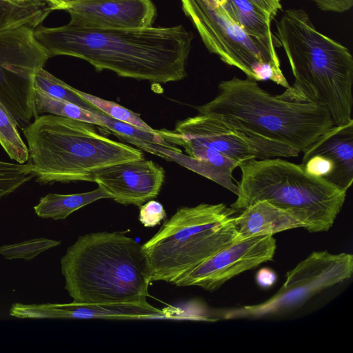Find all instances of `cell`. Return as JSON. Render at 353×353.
Listing matches in <instances>:
<instances>
[{"mask_svg":"<svg viewBox=\"0 0 353 353\" xmlns=\"http://www.w3.org/2000/svg\"><path fill=\"white\" fill-rule=\"evenodd\" d=\"M60 243V241L44 237L37 238L1 245L0 246V254L8 260L15 259L30 260L41 252L56 247Z\"/></svg>","mask_w":353,"mask_h":353,"instance_id":"83f0119b","label":"cell"},{"mask_svg":"<svg viewBox=\"0 0 353 353\" xmlns=\"http://www.w3.org/2000/svg\"><path fill=\"white\" fill-rule=\"evenodd\" d=\"M174 131L186 141L219 152L241 164L251 159L296 157L300 154L287 145L214 114L199 113L179 121Z\"/></svg>","mask_w":353,"mask_h":353,"instance_id":"8fae6325","label":"cell"},{"mask_svg":"<svg viewBox=\"0 0 353 353\" xmlns=\"http://www.w3.org/2000/svg\"><path fill=\"white\" fill-rule=\"evenodd\" d=\"M235 216L237 228L236 241L273 234L305 225L290 212L267 201L256 202L241 210Z\"/></svg>","mask_w":353,"mask_h":353,"instance_id":"ac0fdd59","label":"cell"},{"mask_svg":"<svg viewBox=\"0 0 353 353\" xmlns=\"http://www.w3.org/2000/svg\"><path fill=\"white\" fill-rule=\"evenodd\" d=\"M236 210L223 203L182 207L142 245L151 281L173 284L236 239Z\"/></svg>","mask_w":353,"mask_h":353,"instance_id":"52a82bcc","label":"cell"},{"mask_svg":"<svg viewBox=\"0 0 353 353\" xmlns=\"http://www.w3.org/2000/svg\"><path fill=\"white\" fill-rule=\"evenodd\" d=\"M100 114L105 123L103 128L112 132L121 140H124L136 146L141 143H150L160 145L174 152H181L179 148L168 141L170 132L168 130H146L115 120L103 112Z\"/></svg>","mask_w":353,"mask_h":353,"instance_id":"603a6c76","label":"cell"},{"mask_svg":"<svg viewBox=\"0 0 353 353\" xmlns=\"http://www.w3.org/2000/svg\"><path fill=\"white\" fill-rule=\"evenodd\" d=\"M34 81L35 85L52 97L73 103L92 112L102 113L92 104L77 94L73 87L54 77L43 68L36 72Z\"/></svg>","mask_w":353,"mask_h":353,"instance_id":"d4e9b609","label":"cell"},{"mask_svg":"<svg viewBox=\"0 0 353 353\" xmlns=\"http://www.w3.org/2000/svg\"><path fill=\"white\" fill-rule=\"evenodd\" d=\"M239 167L237 198L230 206L236 211L267 201L292 214L308 232H326L345 200L346 190L307 174L301 164L281 157L251 159Z\"/></svg>","mask_w":353,"mask_h":353,"instance_id":"8992f818","label":"cell"},{"mask_svg":"<svg viewBox=\"0 0 353 353\" xmlns=\"http://www.w3.org/2000/svg\"><path fill=\"white\" fill-rule=\"evenodd\" d=\"M182 9L196 29L206 48L227 65L237 68L247 77L270 80L285 88V79L276 52L279 39L249 34L214 0H180Z\"/></svg>","mask_w":353,"mask_h":353,"instance_id":"ba28073f","label":"cell"},{"mask_svg":"<svg viewBox=\"0 0 353 353\" xmlns=\"http://www.w3.org/2000/svg\"><path fill=\"white\" fill-rule=\"evenodd\" d=\"M65 10L72 23L104 28L150 27L157 14L152 0H87Z\"/></svg>","mask_w":353,"mask_h":353,"instance_id":"9a60e30c","label":"cell"},{"mask_svg":"<svg viewBox=\"0 0 353 353\" xmlns=\"http://www.w3.org/2000/svg\"><path fill=\"white\" fill-rule=\"evenodd\" d=\"M217 4L220 5V6H223L225 2H226V0H214Z\"/></svg>","mask_w":353,"mask_h":353,"instance_id":"d6a6232c","label":"cell"},{"mask_svg":"<svg viewBox=\"0 0 353 353\" xmlns=\"http://www.w3.org/2000/svg\"><path fill=\"white\" fill-rule=\"evenodd\" d=\"M49 1H52V3H54V0H49ZM54 5H55V3H54ZM55 6H56V5H55ZM56 9H57V7H56Z\"/></svg>","mask_w":353,"mask_h":353,"instance_id":"836d02e7","label":"cell"},{"mask_svg":"<svg viewBox=\"0 0 353 353\" xmlns=\"http://www.w3.org/2000/svg\"><path fill=\"white\" fill-rule=\"evenodd\" d=\"M321 10L342 13L350 10L353 0H312Z\"/></svg>","mask_w":353,"mask_h":353,"instance_id":"f546056e","label":"cell"},{"mask_svg":"<svg viewBox=\"0 0 353 353\" xmlns=\"http://www.w3.org/2000/svg\"><path fill=\"white\" fill-rule=\"evenodd\" d=\"M166 217L163 205L154 200L148 201L140 206L139 220L147 228L159 225Z\"/></svg>","mask_w":353,"mask_h":353,"instance_id":"f1b7e54d","label":"cell"},{"mask_svg":"<svg viewBox=\"0 0 353 353\" xmlns=\"http://www.w3.org/2000/svg\"><path fill=\"white\" fill-rule=\"evenodd\" d=\"M230 17L250 35L277 39L272 31L273 19L248 0H226L223 6Z\"/></svg>","mask_w":353,"mask_h":353,"instance_id":"44dd1931","label":"cell"},{"mask_svg":"<svg viewBox=\"0 0 353 353\" xmlns=\"http://www.w3.org/2000/svg\"><path fill=\"white\" fill-rule=\"evenodd\" d=\"M54 10L49 0H0V30L20 26L36 29Z\"/></svg>","mask_w":353,"mask_h":353,"instance_id":"d6986e66","label":"cell"},{"mask_svg":"<svg viewBox=\"0 0 353 353\" xmlns=\"http://www.w3.org/2000/svg\"><path fill=\"white\" fill-rule=\"evenodd\" d=\"M34 101L37 115L51 114L82 121L102 128L105 126L100 114L92 112L73 103L52 97L35 85Z\"/></svg>","mask_w":353,"mask_h":353,"instance_id":"7402d4cb","label":"cell"},{"mask_svg":"<svg viewBox=\"0 0 353 353\" xmlns=\"http://www.w3.org/2000/svg\"><path fill=\"white\" fill-rule=\"evenodd\" d=\"M320 154L334 165L330 183L347 191L353 182V120L334 125L304 152L303 156Z\"/></svg>","mask_w":353,"mask_h":353,"instance_id":"e0dca14e","label":"cell"},{"mask_svg":"<svg viewBox=\"0 0 353 353\" xmlns=\"http://www.w3.org/2000/svg\"><path fill=\"white\" fill-rule=\"evenodd\" d=\"M87 0H54L57 10H65L68 8Z\"/></svg>","mask_w":353,"mask_h":353,"instance_id":"1f68e13d","label":"cell"},{"mask_svg":"<svg viewBox=\"0 0 353 353\" xmlns=\"http://www.w3.org/2000/svg\"><path fill=\"white\" fill-rule=\"evenodd\" d=\"M353 272V256L313 252L286 274L277 292L265 301L229 310L225 319L267 318L292 312L320 292L350 279Z\"/></svg>","mask_w":353,"mask_h":353,"instance_id":"9c48e42d","label":"cell"},{"mask_svg":"<svg viewBox=\"0 0 353 353\" xmlns=\"http://www.w3.org/2000/svg\"><path fill=\"white\" fill-rule=\"evenodd\" d=\"M101 199L112 197L99 186L92 191L83 193H49L39 199L38 203L34 206V210L39 217L61 220L74 211Z\"/></svg>","mask_w":353,"mask_h":353,"instance_id":"ffe728a7","label":"cell"},{"mask_svg":"<svg viewBox=\"0 0 353 353\" xmlns=\"http://www.w3.org/2000/svg\"><path fill=\"white\" fill-rule=\"evenodd\" d=\"M268 14L273 19L282 9L281 0H248Z\"/></svg>","mask_w":353,"mask_h":353,"instance_id":"4dcf8cb0","label":"cell"},{"mask_svg":"<svg viewBox=\"0 0 353 353\" xmlns=\"http://www.w3.org/2000/svg\"><path fill=\"white\" fill-rule=\"evenodd\" d=\"M34 37L50 57L65 55L88 62L97 71L167 83L183 79L193 35L182 25L141 28L86 27L70 22L40 26Z\"/></svg>","mask_w":353,"mask_h":353,"instance_id":"6da1fadb","label":"cell"},{"mask_svg":"<svg viewBox=\"0 0 353 353\" xmlns=\"http://www.w3.org/2000/svg\"><path fill=\"white\" fill-rule=\"evenodd\" d=\"M0 145L9 157L19 163L29 160V151L18 130L17 123L0 102Z\"/></svg>","mask_w":353,"mask_h":353,"instance_id":"cb8c5ba5","label":"cell"},{"mask_svg":"<svg viewBox=\"0 0 353 353\" xmlns=\"http://www.w3.org/2000/svg\"><path fill=\"white\" fill-rule=\"evenodd\" d=\"M276 248V240L272 235L234 241L187 272L174 285L216 290L233 277L272 260Z\"/></svg>","mask_w":353,"mask_h":353,"instance_id":"7c38bea8","label":"cell"},{"mask_svg":"<svg viewBox=\"0 0 353 353\" xmlns=\"http://www.w3.org/2000/svg\"><path fill=\"white\" fill-rule=\"evenodd\" d=\"M34 30L20 26L0 30V102L21 130L38 116L34 76L50 58L36 39Z\"/></svg>","mask_w":353,"mask_h":353,"instance_id":"30bf717a","label":"cell"},{"mask_svg":"<svg viewBox=\"0 0 353 353\" xmlns=\"http://www.w3.org/2000/svg\"><path fill=\"white\" fill-rule=\"evenodd\" d=\"M10 315L19 319L151 320L171 318L172 313L147 302L119 303H14Z\"/></svg>","mask_w":353,"mask_h":353,"instance_id":"4fadbf2b","label":"cell"},{"mask_svg":"<svg viewBox=\"0 0 353 353\" xmlns=\"http://www.w3.org/2000/svg\"><path fill=\"white\" fill-rule=\"evenodd\" d=\"M180 146L184 148L187 155L152 143L148 144L147 152L175 161L237 194L238 187L233 183L232 173L240 163L210 148L186 141L183 136Z\"/></svg>","mask_w":353,"mask_h":353,"instance_id":"2e32d148","label":"cell"},{"mask_svg":"<svg viewBox=\"0 0 353 353\" xmlns=\"http://www.w3.org/2000/svg\"><path fill=\"white\" fill-rule=\"evenodd\" d=\"M276 28L294 78L292 89L325 106L334 125L353 120V57L349 49L319 32L303 9L285 10Z\"/></svg>","mask_w":353,"mask_h":353,"instance_id":"3957f363","label":"cell"},{"mask_svg":"<svg viewBox=\"0 0 353 353\" xmlns=\"http://www.w3.org/2000/svg\"><path fill=\"white\" fill-rule=\"evenodd\" d=\"M164 179L163 168L143 158L112 164L94 174V182L116 202L137 206L157 197Z\"/></svg>","mask_w":353,"mask_h":353,"instance_id":"5bb4252c","label":"cell"},{"mask_svg":"<svg viewBox=\"0 0 353 353\" xmlns=\"http://www.w3.org/2000/svg\"><path fill=\"white\" fill-rule=\"evenodd\" d=\"M31 164L0 161V199L34 178Z\"/></svg>","mask_w":353,"mask_h":353,"instance_id":"4316f807","label":"cell"},{"mask_svg":"<svg viewBox=\"0 0 353 353\" xmlns=\"http://www.w3.org/2000/svg\"><path fill=\"white\" fill-rule=\"evenodd\" d=\"M210 101L195 109L221 115L261 136L303 152L334 126L325 106L307 100L290 86L279 94L262 89L250 78L222 81Z\"/></svg>","mask_w":353,"mask_h":353,"instance_id":"277c9868","label":"cell"},{"mask_svg":"<svg viewBox=\"0 0 353 353\" xmlns=\"http://www.w3.org/2000/svg\"><path fill=\"white\" fill-rule=\"evenodd\" d=\"M73 90L77 94L87 100L101 112L115 120L130 124L143 130L150 131L156 130L143 121L139 114L114 101L101 99L99 97L77 90L74 88H73Z\"/></svg>","mask_w":353,"mask_h":353,"instance_id":"484cf974","label":"cell"},{"mask_svg":"<svg viewBox=\"0 0 353 353\" xmlns=\"http://www.w3.org/2000/svg\"><path fill=\"white\" fill-rule=\"evenodd\" d=\"M36 181L94 182L106 166L143 158L132 146L98 133L94 125L51 114L38 115L23 129Z\"/></svg>","mask_w":353,"mask_h":353,"instance_id":"5b68a950","label":"cell"},{"mask_svg":"<svg viewBox=\"0 0 353 353\" xmlns=\"http://www.w3.org/2000/svg\"><path fill=\"white\" fill-rule=\"evenodd\" d=\"M65 288L83 303L147 302L150 273L142 245L119 232L79 236L61 259Z\"/></svg>","mask_w":353,"mask_h":353,"instance_id":"7a4b0ae2","label":"cell"}]
</instances>
